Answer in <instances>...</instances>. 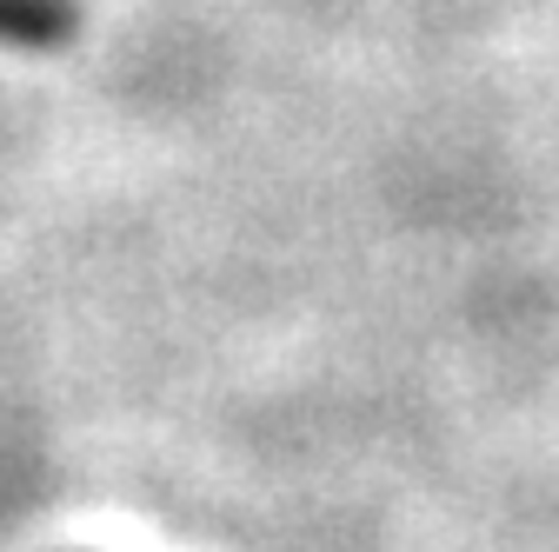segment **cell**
Returning <instances> with one entry per match:
<instances>
[{"instance_id": "cell-1", "label": "cell", "mask_w": 559, "mask_h": 552, "mask_svg": "<svg viewBox=\"0 0 559 552\" xmlns=\"http://www.w3.org/2000/svg\"><path fill=\"white\" fill-rule=\"evenodd\" d=\"M74 34V0H0V47H60Z\"/></svg>"}]
</instances>
